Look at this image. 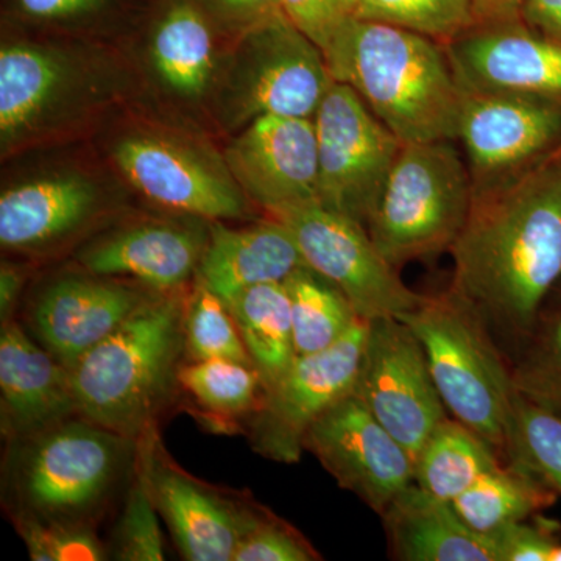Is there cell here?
<instances>
[{"mask_svg": "<svg viewBox=\"0 0 561 561\" xmlns=\"http://www.w3.org/2000/svg\"><path fill=\"white\" fill-rule=\"evenodd\" d=\"M402 144L457 140L463 91L445 46L420 33L350 18L323 54Z\"/></svg>", "mask_w": 561, "mask_h": 561, "instance_id": "cell-3", "label": "cell"}, {"mask_svg": "<svg viewBox=\"0 0 561 561\" xmlns=\"http://www.w3.org/2000/svg\"><path fill=\"white\" fill-rule=\"evenodd\" d=\"M526 0H471L472 25L523 21Z\"/></svg>", "mask_w": 561, "mask_h": 561, "instance_id": "cell-44", "label": "cell"}, {"mask_svg": "<svg viewBox=\"0 0 561 561\" xmlns=\"http://www.w3.org/2000/svg\"><path fill=\"white\" fill-rule=\"evenodd\" d=\"M523 22L542 38L561 46V0H526Z\"/></svg>", "mask_w": 561, "mask_h": 561, "instance_id": "cell-42", "label": "cell"}, {"mask_svg": "<svg viewBox=\"0 0 561 561\" xmlns=\"http://www.w3.org/2000/svg\"><path fill=\"white\" fill-rule=\"evenodd\" d=\"M512 368L515 389L524 398L561 415V312L541 321Z\"/></svg>", "mask_w": 561, "mask_h": 561, "instance_id": "cell-35", "label": "cell"}, {"mask_svg": "<svg viewBox=\"0 0 561 561\" xmlns=\"http://www.w3.org/2000/svg\"><path fill=\"white\" fill-rule=\"evenodd\" d=\"M271 217L289 228L306 264L337 286L360 319H398L426 298L402 283L359 221L320 203Z\"/></svg>", "mask_w": 561, "mask_h": 561, "instance_id": "cell-10", "label": "cell"}, {"mask_svg": "<svg viewBox=\"0 0 561 561\" xmlns=\"http://www.w3.org/2000/svg\"><path fill=\"white\" fill-rule=\"evenodd\" d=\"M206 14L241 33L271 20L280 11V0H197Z\"/></svg>", "mask_w": 561, "mask_h": 561, "instance_id": "cell-40", "label": "cell"}, {"mask_svg": "<svg viewBox=\"0 0 561 561\" xmlns=\"http://www.w3.org/2000/svg\"><path fill=\"white\" fill-rule=\"evenodd\" d=\"M161 291L136 280L87 271L55 276L27 301L21 323L43 348L72 370Z\"/></svg>", "mask_w": 561, "mask_h": 561, "instance_id": "cell-13", "label": "cell"}, {"mask_svg": "<svg viewBox=\"0 0 561 561\" xmlns=\"http://www.w3.org/2000/svg\"><path fill=\"white\" fill-rule=\"evenodd\" d=\"M264 389L273 386L297 357L286 283L262 284L228 302Z\"/></svg>", "mask_w": 561, "mask_h": 561, "instance_id": "cell-26", "label": "cell"}, {"mask_svg": "<svg viewBox=\"0 0 561 561\" xmlns=\"http://www.w3.org/2000/svg\"><path fill=\"white\" fill-rule=\"evenodd\" d=\"M186 297L158 294L77 362L70 373L83 419L135 440L157 432L186 359Z\"/></svg>", "mask_w": 561, "mask_h": 561, "instance_id": "cell-4", "label": "cell"}, {"mask_svg": "<svg viewBox=\"0 0 561 561\" xmlns=\"http://www.w3.org/2000/svg\"><path fill=\"white\" fill-rule=\"evenodd\" d=\"M560 283H561V279H560Z\"/></svg>", "mask_w": 561, "mask_h": 561, "instance_id": "cell-47", "label": "cell"}, {"mask_svg": "<svg viewBox=\"0 0 561 561\" xmlns=\"http://www.w3.org/2000/svg\"><path fill=\"white\" fill-rule=\"evenodd\" d=\"M25 279H27V275L20 265L2 262V267H0V323L16 319Z\"/></svg>", "mask_w": 561, "mask_h": 561, "instance_id": "cell-43", "label": "cell"}, {"mask_svg": "<svg viewBox=\"0 0 561 561\" xmlns=\"http://www.w3.org/2000/svg\"><path fill=\"white\" fill-rule=\"evenodd\" d=\"M504 459L460 421L445 419L415 459V483L438 500L453 502Z\"/></svg>", "mask_w": 561, "mask_h": 561, "instance_id": "cell-28", "label": "cell"}, {"mask_svg": "<svg viewBox=\"0 0 561 561\" xmlns=\"http://www.w3.org/2000/svg\"><path fill=\"white\" fill-rule=\"evenodd\" d=\"M553 154H557V157H561V146L559 147V150H557L556 153Z\"/></svg>", "mask_w": 561, "mask_h": 561, "instance_id": "cell-46", "label": "cell"}, {"mask_svg": "<svg viewBox=\"0 0 561 561\" xmlns=\"http://www.w3.org/2000/svg\"><path fill=\"white\" fill-rule=\"evenodd\" d=\"M208 227L176 220H140L99 236L77 253L83 271L131 278L149 289L184 290L197 276Z\"/></svg>", "mask_w": 561, "mask_h": 561, "instance_id": "cell-19", "label": "cell"}, {"mask_svg": "<svg viewBox=\"0 0 561 561\" xmlns=\"http://www.w3.org/2000/svg\"><path fill=\"white\" fill-rule=\"evenodd\" d=\"M320 553L305 535L265 508L236 549L232 561H317Z\"/></svg>", "mask_w": 561, "mask_h": 561, "instance_id": "cell-37", "label": "cell"}, {"mask_svg": "<svg viewBox=\"0 0 561 561\" xmlns=\"http://www.w3.org/2000/svg\"><path fill=\"white\" fill-rule=\"evenodd\" d=\"M33 561L108 560L106 545L94 526L87 524L13 522Z\"/></svg>", "mask_w": 561, "mask_h": 561, "instance_id": "cell-36", "label": "cell"}, {"mask_svg": "<svg viewBox=\"0 0 561 561\" xmlns=\"http://www.w3.org/2000/svg\"><path fill=\"white\" fill-rule=\"evenodd\" d=\"M158 516L160 512L151 496L149 479L139 453L138 470L124 494L119 518L111 530L110 541L106 542L108 560H164V540Z\"/></svg>", "mask_w": 561, "mask_h": 561, "instance_id": "cell-34", "label": "cell"}, {"mask_svg": "<svg viewBox=\"0 0 561 561\" xmlns=\"http://www.w3.org/2000/svg\"><path fill=\"white\" fill-rule=\"evenodd\" d=\"M557 494L518 465L504 461L451 502L472 531L491 537L512 523L527 522L551 507Z\"/></svg>", "mask_w": 561, "mask_h": 561, "instance_id": "cell-27", "label": "cell"}, {"mask_svg": "<svg viewBox=\"0 0 561 561\" xmlns=\"http://www.w3.org/2000/svg\"><path fill=\"white\" fill-rule=\"evenodd\" d=\"M225 160L247 198L268 216L320 203L313 119L260 117L232 140Z\"/></svg>", "mask_w": 561, "mask_h": 561, "instance_id": "cell-17", "label": "cell"}, {"mask_svg": "<svg viewBox=\"0 0 561 561\" xmlns=\"http://www.w3.org/2000/svg\"><path fill=\"white\" fill-rule=\"evenodd\" d=\"M140 440L72 416L5 442L2 505L11 523L99 522L127 493L138 470Z\"/></svg>", "mask_w": 561, "mask_h": 561, "instance_id": "cell-2", "label": "cell"}, {"mask_svg": "<svg viewBox=\"0 0 561 561\" xmlns=\"http://www.w3.org/2000/svg\"><path fill=\"white\" fill-rule=\"evenodd\" d=\"M398 319L423 346L449 415L493 446L505 461L516 389L489 324L451 289L426 295L419 308Z\"/></svg>", "mask_w": 561, "mask_h": 561, "instance_id": "cell-5", "label": "cell"}, {"mask_svg": "<svg viewBox=\"0 0 561 561\" xmlns=\"http://www.w3.org/2000/svg\"><path fill=\"white\" fill-rule=\"evenodd\" d=\"M113 160L144 197L195 219H242L247 195L228 168H221L162 136L135 133L114 144Z\"/></svg>", "mask_w": 561, "mask_h": 561, "instance_id": "cell-16", "label": "cell"}, {"mask_svg": "<svg viewBox=\"0 0 561 561\" xmlns=\"http://www.w3.org/2000/svg\"><path fill=\"white\" fill-rule=\"evenodd\" d=\"M180 387L205 411L220 419L250 415L260 404L262 379L253 365L228 359L187 362L180 370Z\"/></svg>", "mask_w": 561, "mask_h": 561, "instance_id": "cell-31", "label": "cell"}, {"mask_svg": "<svg viewBox=\"0 0 561 561\" xmlns=\"http://www.w3.org/2000/svg\"><path fill=\"white\" fill-rule=\"evenodd\" d=\"M368 324L359 320L330 348L295 357L278 381L262 391L260 404L245 419L254 451L278 463L300 460L309 427L353 393Z\"/></svg>", "mask_w": 561, "mask_h": 561, "instance_id": "cell-9", "label": "cell"}, {"mask_svg": "<svg viewBox=\"0 0 561 561\" xmlns=\"http://www.w3.org/2000/svg\"><path fill=\"white\" fill-rule=\"evenodd\" d=\"M140 460L180 556L187 561H232L265 508L221 493L175 467L160 448L157 432L140 440Z\"/></svg>", "mask_w": 561, "mask_h": 561, "instance_id": "cell-15", "label": "cell"}, {"mask_svg": "<svg viewBox=\"0 0 561 561\" xmlns=\"http://www.w3.org/2000/svg\"><path fill=\"white\" fill-rule=\"evenodd\" d=\"M449 253V289L491 331L529 337L561 279V157L552 154L518 179L472 190Z\"/></svg>", "mask_w": 561, "mask_h": 561, "instance_id": "cell-1", "label": "cell"}, {"mask_svg": "<svg viewBox=\"0 0 561 561\" xmlns=\"http://www.w3.org/2000/svg\"><path fill=\"white\" fill-rule=\"evenodd\" d=\"M357 20L383 22L448 44L472 25L471 0H348Z\"/></svg>", "mask_w": 561, "mask_h": 561, "instance_id": "cell-33", "label": "cell"}, {"mask_svg": "<svg viewBox=\"0 0 561 561\" xmlns=\"http://www.w3.org/2000/svg\"><path fill=\"white\" fill-rule=\"evenodd\" d=\"M319 201L367 228L402 142L348 84L334 81L316 116Z\"/></svg>", "mask_w": 561, "mask_h": 561, "instance_id": "cell-8", "label": "cell"}, {"mask_svg": "<svg viewBox=\"0 0 561 561\" xmlns=\"http://www.w3.org/2000/svg\"><path fill=\"white\" fill-rule=\"evenodd\" d=\"M556 527L548 523L518 522L491 535L497 561H551L561 545Z\"/></svg>", "mask_w": 561, "mask_h": 561, "instance_id": "cell-39", "label": "cell"}, {"mask_svg": "<svg viewBox=\"0 0 561 561\" xmlns=\"http://www.w3.org/2000/svg\"><path fill=\"white\" fill-rule=\"evenodd\" d=\"M83 69L76 58L35 43L0 49V140L7 154L28 142L81 98Z\"/></svg>", "mask_w": 561, "mask_h": 561, "instance_id": "cell-20", "label": "cell"}, {"mask_svg": "<svg viewBox=\"0 0 561 561\" xmlns=\"http://www.w3.org/2000/svg\"><path fill=\"white\" fill-rule=\"evenodd\" d=\"M339 486L379 516L415 482V460L354 393L335 402L302 443Z\"/></svg>", "mask_w": 561, "mask_h": 561, "instance_id": "cell-14", "label": "cell"}, {"mask_svg": "<svg viewBox=\"0 0 561 561\" xmlns=\"http://www.w3.org/2000/svg\"><path fill=\"white\" fill-rule=\"evenodd\" d=\"M334 83L320 47L284 13L242 33L220 88L231 128L264 116L313 119Z\"/></svg>", "mask_w": 561, "mask_h": 561, "instance_id": "cell-7", "label": "cell"}, {"mask_svg": "<svg viewBox=\"0 0 561 561\" xmlns=\"http://www.w3.org/2000/svg\"><path fill=\"white\" fill-rule=\"evenodd\" d=\"M445 51L461 91L561 102V46L523 21L471 25Z\"/></svg>", "mask_w": 561, "mask_h": 561, "instance_id": "cell-18", "label": "cell"}, {"mask_svg": "<svg viewBox=\"0 0 561 561\" xmlns=\"http://www.w3.org/2000/svg\"><path fill=\"white\" fill-rule=\"evenodd\" d=\"M184 346L187 362L228 359L253 365L227 302L195 279L184 309Z\"/></svg>", "mask_w": 561, "mask_h": 561, "instance_id": "cell-32", "label": "cell"}, {"mask_svg": "<svg viewBox=\"0 0 561 561\" xmlns=\"http://www.w3.org/2000/svg\"><path fill=\"white\" fill-rule=\"evenodd\" d=\"M472 190L518 179L561 146V102L465 92L459 136Z\"/></svg>", "mask_w": 561, "mask_h": 561, "instance_id": "cell-12", "label": "cell"}, {"mask_svg": "<svg viewBox=\"0 0 561 561\" xmlns=\"http://www.w3.org/2000/svg\"><path fill=\"white\" fill-rule=\"evenodd\" d=\"M280 11L309 39L328 50L332 39L350 18L348 0H280Z\"/></svg>", "mask_w": 561, "mask_h": 561, "instance_id": "cell-38", "label": "cell"}, {"mask_svg": "<svg viewBox=\"0 0 561 561\" xmlns=\"http://www.w3.org/2000/svg\"><path fill=\"white\" fill-rule=\"evenodd\" d=\"M102 209L101 190L76 173L22 181L0 195V245L47 253L87 230Z\"/></svg>", "mask_w": 561, "mask_h": 561, "instance_id": "cell-22", "label": "cell"}, {"mask_svg": "<svg viewBox=\"0 0 561 561\" xmlns=\"http://www.w3.org/2000/svg\"><path fill=\"white\" fill-rule=\"evenodd\" d=\"M472 201L456 140L402 144L367 230L394 268L451 250Z\"/></svg>", "mask_w": 561, "mask_h": 561, "instance_id": "cell-6", "label": "cell"}, {"mask_svg": "<svg viewBox=\"0 0 561 561\" xmlns=\"http://www.w3.org/2000/svg\"><path fill=\"white\" fill-rule=\"evenodd\" d=\"M149 55L158 80L181 99L209 90L216 70V44L208 14L198 3L179 0L151 32Z\"/></svg>", "mask_w": 561, "mask_h": 561, "instance_id": "cell-25", "label": "cell"}, {"mask_svg": "<svg viewBox=\"0 0 561 561\" xmlns=\"http://www.w3.org/2000/svg\"><path fill=\"white\" fill-rule=\"evenodd\" d=\"M353 393L413 460L448 419L423 346L411 328L394 317L368 324Z\"/></svg>", "mask_w": 561, "mask_h": 561, "instance_id": "cell-11", "label": "cell"}, {"mask_svg": "<svg viewBox=\"0 0 561 561\" xmlns=\"http://www.w3.org/2000/svg\"><path fill=\"white\" fill-rule=\"evenodd\" d=\"M505 461L518 465L561 496V415L516 391Z\"/></svg>", "mask_w": 561, "mask_h": 561, "instance_id": "cell-30", "label": "cell"}, {"mask_svg": "<svg viewBox=\"0 0 561 561\" xmlns=\"http://www.w3.org/2000/svg\"><path fill=\"white\" fill-rule=\"evenodd\" d=\"M209 238L195 280L225 302L262 284L286 283L308 267L294 236L279 220L230 228L209 221Z\"/></svg>", "mask_w": 561, "mask_h": 561, "instance_id": "cell-23", "label": "cell"}, {"mask_svg": "<svg viewBox=\"0 0 561 561\" xmlns=\"http://www.w3.org/2000/svg\"><path fill=\"white\" fill-rule=\"evenodd\" d=\"M391 557L402 561H497L490 538L461 522L451 502L412 483L381 515Z\"/></svg>", "mask_w": 561, "mask_h": 561, "instance_id": "cell-24", "label": "cell"}, {"mask_svg": "<svg viewBox=\"0 0 561 561\" xmlns=\"http://www.w3.org/2000/svg\"><path fill=\"white\" fill-rule=\"evenodd\" d=\"M286 287L297 356L330 348L364 320L345 294L309 265L294 273Z\"/></svg>", "mask_w": 561, "mask_h": 561, "instance_id": "cell-29", "label": "cell"}, {"mask_svg": "<svg viewBox=\"0 0 561 561\" xmlns=\"http://www.w3.org/2000/svg\"><path fill=\"white\" fill-rule=\"evenodd\" d=\"M551 561H561V545L556 549V552H553Z\"/></svg>", "mask_w": 561, "mask_h": 561, "instance_id": "cell-45", "label": "cell"}, {"mask_svg": "<svg viewBox=\"0 0 561 561\" xmlns=\"http://www.w3.org/2000/svg\"><path fill=\"white\" fill-rule=\"evenodd\" d=\"M106 0H16L25 16L36 21H73L98 13Z\"/></svg>", "mask_w": 561, "mask_h": 561, "instance_id": "cell-41", "label": "cell"}, {"mask_svg": "<svg viewBox=\"0 0 561 561\" xmlns=\"http://www.w3.org/2000/svg\"><path fill=\"white\" fill-rule=\"evenodd\" d=\"M80 415L72 373L20 320L0 328V432L18 440Z\"/></svg>", "mask_w": 561, "mask_h": 561, "instance_id": "cell-21", "label": "cell"}]
</instances>
